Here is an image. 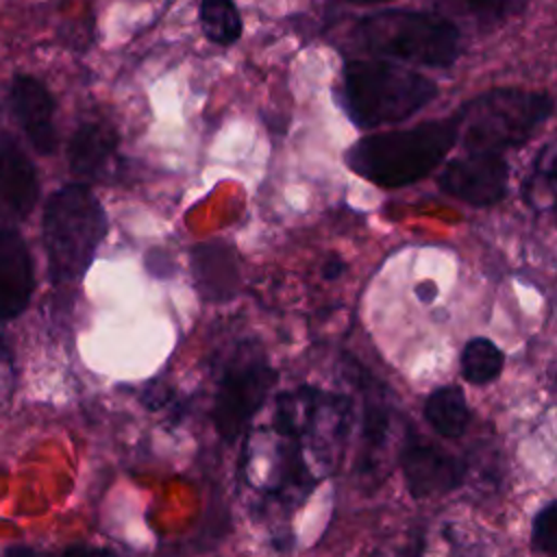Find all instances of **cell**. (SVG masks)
<instances>
[{"label":"cell","instance_id":"obj_1","mask_svg":"<svg viewBox=\"0 0 557 557\" xmlns=\"http://www.w3.org/2000/svg\"><path fill=\"white\" fill-rule=\"evenodd\" d=\"M348 426L339 396L298 387L276 396L270 422L246 444V481L283 505H298L335 468Z\"/></svg>","mask_w":557,"mask_h":557},{"label":"cell","instance_id":"obj_2","mask_svg":"<svg viewBox=\"0 0 557 557\" xmlns=\"http://www.w3.org/2000/svg\"><path fill=\"white\" fill-rule=\"evenodd\" d=\"M459 141L457 115L374 133L346 150V165L361 178L396 189L426 178Z\"/></svg>","mask_w":557,"mask_h":557},{"label":"cell","instance_id":"obj_3","mask_svg":"<svg viewBox=\"0 0 557 557\" xmlns=\"http://www.w3.org/2000/svg\"><path fill=\"white\" fill-rule=\"evenodd\" d=\"M435 96L431 78L385 59H352L342 70L339 104L357 128L403 122Z\"/></svg>","mask_w":557,"mask_h":557},{"label":"cell","instance_id":"obj_4","mask_svg":"<svg viewBox=\"0 0 557 557\" xmlns=\"http://www.w3.org/2000/svg\"><path fill=\"white\" fill-rule=\"evenodd\" d=\"M107 235V213L87 183L57 189L41 218V242L54 285L83 278Z\"/></svg>","mask_w":557,"mask_h":557},{"label":"cell","instance_id":"obj_5","mask_svg":"<svg viewBox=\"0 0 557 557\" xmlns=\"http://www.w3.org/2000/svg\"><path fill=\"white\" fill-rule=\"evenodd\" d=\"M553 98L520 87H496L468 100L455 115L463 150L505 152L527 144L553 113Z\"/></svg>","mask_w":557,"mask_h":557},{"label":"cell","instance_id":"obj_6","mask_svg":"<svg viewBox=\"0 0 557 557\" xmlns=\"http://www.w3.org/2000/svg\"><path fill=\"white\" fill-rule=\"evenodd\" d=\"M357 39L374 54L426 67L453 65L461 44L450 20L413 9H392L363 17L357 24Z\"/></svg>","mask_w":557,"mask_h":557},{"label":"cell","instance_id":"obj_7","mask_svg":"<svg viewBox=\"0 0 557 557\" xmlns=\"http://www.w3.org/2000/svg\"><path fill=\"white\" fill-rule=\"evenodd\" d=\"M274 383L276 370L257 346L235 348L220 374L213 403V424L224 442L237 440L248 429Z\"/></svg>","mask_w":557,"mask_h":557},{"label":"cell","instance_id":"obj_8","mask_svg":"<svg viewBox=\"0 0 557 557\" xmlns=\"http://www.w3.org/2000/svg\"><path fill=\"white\" fill-rule=\"evenodd\" d=\"M509 165L500 152L463 150L442 170L437 185L444 194L472 205L490 207L507 196Z\"/></svg>","mask_w":557,"mask_h":557},{"label":"cell","instance_id":"obj_9","mask_svg":"<svg viewBox=\"0 0 557 557\" xmlns=\"http://www.w3.org/2000/svg\"><path fill=\"white\" fill-rule=\"evenodd\" d=\"M400 470L413 498L450 492L463 481L466 474L461 459L416 435H409L400 450Z\"/></svg>","mask_w":557,"mask_h":557},{"label":"cell","instance_id":"obj_10","mask_svg":"<svg viewBox=\"0 0 557 557\" xmlns=\"http://www.w3.org/2000/svg\"><path fill=\"white\" fill-rule=\"evenodd\" d=\"M39 196L35 165L17 141L0 133V226H13L24 220Z\"/></svg>","mask_w":557,"mask_h":557},{"label":"cell","instance_id":"obj_11","mask_svg":"<svg viewBox=\"0 0 557 557\" xmlns=\"http://www.w3.org/2000/svg\"><path fill=\"white\" fill-rule=\"evenodd\" d=\"M11 107L33 148L41 154L54 152V98L48 87L30 74H17L11 83Z\"/></svg>","mask_w":557,"mask_h":557},{"label":"cell","instance_id":"obj_12","mask_svg":"<svg viewBox=\"0 0 557 557\" xmlns=\"http://www.w3.org/2000/svg\"><path fill=\"white\" fill-rule=\"evenodd\" d=\"M33 289L35 272L26 242L11 226H0V322L17 318Z\"/></svg>","mask_w":557,"mask_h":557},{"label":"cell","instance_id":"obj_13","mask_svg":"<svg viewBox=\"0 0 557 557\" xmlns=\"http://www.w3.org/2000/svg\"><path fill=\"white\" fill-rule=\"evenodd\" d=\"M191 274L198 294L209 302L235 298L239 289L237 252L226 242H202L191 250Z\"/></svg>","mask_w":557,"mask_h":557},{"label":"cell","instance_id":"obj_14","mask_svg":"<svg viewBox=\"0 0 557 557\" xmlns=\"http://www.w3.org/2000/svg\"><path fill=\"white\" fill-rule=\"evenodd\" d=\"M117 131L102 120L83 122L67 146L72 174L81 183L102 181L111 170L117 152Z\"/></svg>","mask_w":557,"mask_h":557},{"label":"cell","instance_id":"obj_15","mask_svg":"<svg viewBox=\"0 0 557 557\" xmlns=\"http://www.w3.org/2000/svg\"><path fill=\"white\" fill-rule=\"evenodd\" d=\"M426 422L442 437H459L470 424V409L457 385H444L429 394L424 403Z\"/></svg>","mask_w":557,"mask_h":557},{"label":"cell","instance_id":"obj_16","mask_svg":"<svg viewBox=\"0 0 557 557\" xmlns=\"http://www.w3.org/2000/svg\"><path fill=\"white\" fill-rule=\"evenodd\" d=\"M198 20L211 44L233 46L242 37L244 24L233 0H200Z\"/></svg>","mask_w":557,"mask_h":557},{"label":"cell","instance_id":"obj_17","mask_svg":"<svg viewBox=\"0 0 557 557\" xmlns=\"http://www.w3.org/2000/svg\"><path fill=\"white\" fill-rule=\"evenodd\" d=\"M503 366H505V355L494 342L485 337H474L466 342L461 350V376L468 383H474V385L492 383L494 379L500 376Z\"/></svg>","mask_w":557,"mask_h":557},{"label":"cell","instance_id":"obj_18","mask_svg":"<svg viewBox=\"0 0 557 557\" xmlns=\"http://www.w3.org/2000/svg\"><path fill=\"white\" fill-rule=\"evenodd\" d=\"M533 548L546 555H557V500L542 507L533 520Z\"/></svg>","mask_w":557,"mask_h":557},{"label":"cell","instance_id":"obj_19","mask_svg":"<svg viewBox=\"0 0 557 557\" xmlns=\"http://www.w3.org/2000/svg\"><path fill=\"white\" fill-rule=\"evenodd\" d=\"M461 4H463L470 13H474V15H479V17H485V20L505 15V11H507V7H509L507 0H461Z\"/></svg>","mask_w":557,"mask_h":557},{"label":"cell","instance_id":"obj_20","mask_svg":"<svg viewBox=\"0 0 557 557\" xmlns=\"http://www.w3.org/2000/svg\"><path fill=\"white\" fill-rule=\"evenodd\" d=\"M416 294L420 296L422 302H431L435 298V294H437V285L433 281H420L416 285Z\"/></svg>","mask_w":557,"mask_h":557},{"label":"cell","instance_id":"obj_21","mask_svg":"<svg viewBox=\"0 0 557 557\" xmlns=\"http://www.w3.org/2000/svg\"><path fill=\"white\" fill-rule=\"evenodd\" d=\"M342 270H344L342 259H331V261L324 265V276H326V278H335Z\"/></svg>","mask_w":557,"mask_h":557},{"label":"cell","instance_id":"obj_22","mask_svg":"<svg viewBox=\"0 0 557 557\" xmlns=\"http://www.w3.org/2000/svg\"><path fill=\"white\" fill-rule=\"evenodd\" d=\"M352 4H359V7H372V4H381V2H387V0H348Z\"/></svg>","mask_w":557,"mask_h":557}]
</instances>
